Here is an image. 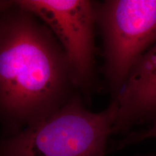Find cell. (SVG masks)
<instances>
[{
	"instance_id": "obj_1",
	"label": "cell",
	"mask_w": 156,
	"mask_h": 156,
	"mask_svg": "<svg viewBox=\"0 0 156 156\" xmlns=\"http://www.w3.org/2000/svg\"><path fill=\"white\" fill-rule=\"evenodd\" d=\"M15 6L0 15V115L14 134L66 103L73 84L61 45L34 15Z\"/></svg>"
},
{
	"instance_id": "obj_2",
	"label": "cell",
	"mask_w": 156,
	"mask_h": 156,
	"mask_svg": "<svg viewBox=\"0 0 156 156\" xmlns=\"http://www.w3.org/2000/svg\"><path fill=\"white\" fill-rule=\"evenodd\" d=\"M116 113L115 101L95 113L72 98L0 142V156H104Z\"/></svg>"
},
{
	"instance_id": "obj_3",
	"label": "cell",
	"mask_w": 156,
	"mask_h": 156,
	"mask_svg": "<svg viewBox=\"0 0 156 156\" xmlns=\"http://www.w3.org/2000/svg\"><path fill=\"white\" fill-rule=\"evenodd\" d=\"M106 74L118 94L136 62L156 41V0H108L96 7Z\"/></svg>"
},
{
	"instance_id": "obj_4",
	"label": "cell",
	"mask_w": 156,
	"mask_h": 156,
	"mask_svg": "<svg viewBox=\"0 0 156 156\" xmlns=\"http://www.w3.org/2000/svg\"><path fill=\"white\" fill-rule=\"evenodd\" d=\"M15 3L42 20L57 37L74 85L85 87L93 74L96 5L86 0H20Z\"/></svg>"
},
{
	"instance_id": "obj_5",
	"label": "cell",
	"mask_w": 156,
	"mask_h": 156,
	"mask_svg": "<svg viewBox=\"0 0 156 156\" xmlns=\"http://www.w3.org/2000/svg\"><path fill=\"white\" fill-rule=\"evenodd\" d=\"M114 101L117 113L112 132L156 119V41L134 64Z\"/></svg>"
},
{
	"instance_id": "obj_6",
	"label": "cell",
	"mask_w": 156,
	"mask_h": 156,
	"mask_svg": "<svg viewBox=\"0 0 156 156\" xmlns=\"http://www.w3.org/2000/svg\"><path fill=\"white\" fill-rule=\"evenodd\" d=\"M14 4V2H5L0 1V15H2L4 12L10 8Z\"/></svg>"
},
{
	"instance_id": "obj_7",
	"label": "cell",
	"mask_w": 156,
	"mask_h": 156,
	"mask_svg": "<svg viewBox=\"0 0 156 156\" xmlns=\"http://www.w3.org/2000/svg\"><path fill=\"white\" fill-rule=\"evenodd\" d=\"M153 131L154 133H155L156 134V121L155 122V123H154L153 124Z\"/></svg>"
}]
</instances>
